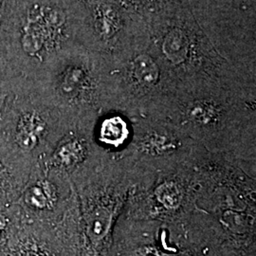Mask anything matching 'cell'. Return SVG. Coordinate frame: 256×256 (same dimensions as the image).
<instances>
[{
    "instance_id": "obj_8",
    "label": "cell",
    "mask_w": 256,
    "mask_h": 256,
    "mask_svg": "<svg viewBox=\"0 0 256 256\" xmlns=\"http://www.w3.org/2000/svg\"><path fill=\"white\" fill-rule=\"evenodd\" d=\"M108 154L95 142L93 129L72 128L61 138L48 156L38 164L64 173L72 180L97 164Z\"/></svg>"
},
{
    "instance_id": "obj_12",
    "label": "cell",
    "mask_w": 256,
    "mask_h": 256,
    "mask_svg": "<svg viewBox=\"0 0 256 256\" xmlns=\"http://www.w3.org/2000/svg\"><path fill=\"white\" fill-rule=\"evenodd\" d=\"M18 78L0 80V122L6 108L7 102L9 101L10 96L14 88Z\"/></svg>"
},
{
    "instance_id": "obj_10",
    "label": "cell",
    "mask_w": 256,
    "mask_h": 256,
    "mask_svg": "<svg viewBox=\"0 0 256 256\" xmlns=\"http://www.w3.org/2000/svg\"><path fill=\"white\" fill-rule=\"evenodd\" d=\"M26 182V178L0 158V209L16 202Z\"/></svg>"
},
{
    "instance_id": "obj_2",
    "label": "cell",
    "mask_w": 256,
    "mask_h": 256,
    "mask_svg": "<svg viewBox=\"0 0 256 256\" xmlns=\"http://www.w3.org/2000/svg\"><path fill=\"white\" fill-rule=\"evenodd\" d=\"M25 79L70 128L93 129L101 115L115 110L111 63L77 43L48 58Z\"/></svg>"
},
{
    "instance_id": "obj_6",
    "label": "cell",
    "mask_w": 256,
    "mask_h": 256,
    "mask_svg": "<svg viewBox=\"0 0 256 256\" xmlns=\"http://www.w3.org/2000/svg\"><path fill=\"white\" fill-rule=\"evenodd\" d=\"M0 256H99L88 246L77 202L55 224L24 222L2 246Z\"/></svg>"
},
{
    "instance_id": "obj_1",
    "label": "cell",
    "mask_w": 256,
    "mask_h": 256,
    "mask_svg": "<svg viewBox=\"0 0 256 256\" xmlns=\"http://www.w3.org/2000/svg\"><path fill=\"white\" fill-rule=\"evenodd\" d=\"M102 256H256V240L230 234L198 204L172 214L122 212Z\"/></svg>"
},
{
    "instance_id": "obj_4",
    "label": "cell",
    "mask_w": 256,
    "mask_h": 256,
    "mask_svg": "<svg viewBox=\"0 0 256 256\" xmlns=\"http://www.w3.org/2000/svg\"><path fill=\"white\" fill-rule=\"evenodd\" d=\"M70 128L19 77L0 122V158L28 180L32 167L48 156Z\"/></svg>"
},
{
    "instance_id": "obj_11",
    "label": "cell",
    "mask_w": 256,
    "mask_h": 256,
    "mask_svg": "<svg viewBox=\"0 0 256 256\" xmlns=\"http://www.w3.org/2000/svg\"><path fill=\"white\" fill-rule=\"evenodd\" d=\"M24 223L16 204L0 209V246L4 245Z\"/></svg>"
},
{
    "instance_id": "obj_3",
    "label": "cell",
    "mask_w": 256,
    "mask_h": 256,
    "mask_svg": "<svg viewBox=\"0 0 256 256\" xmlns=\"http://www.w3.org/2000/svg\"><path fill=\"white\" fill-rule=\"evenodd\" d=\"M0 30L9 78H27L48 58L76 43L66 0H9Z\"/></svg>"
},
{
    "instance_id": "obj_5",
    "label": "cell",
    "mask_w": 256,
    "mask_h": 256,
    "mask_svg": "<svg viewBox=\"0 0 256 256\" xmlns=\"http://www.w3.org/2000/svg\"><path fill=\"white\" fill-rule=\"evenodd\" d=\"M66 4L75 42L111 61L126 42L134 18L116 0H66Z\"/></svg>"
},
{
    "instance_id": "obj_7",
    "label": "cell",
    "mask_w": 256,
    "mask_h": 256,
    "mask_svg": "<svg viewBox=\"0 0 256 256\" xmlns=\"http://www.w3.org/2000/svg\"><path fill=\"white\" fill-rule=\"evenodd\" d=\"M77 200L68 174L37 164L28 174L16 204L24 222L55 224Z\"/></svg>"
},
{
    "instance_id": "obj_9",
    "label": "cell",
    "mask_w": 256,
    "mask_h": 256,
    "mask_svg": "<svg viewBox=\"0 0 256 256\" xmlns=\"http://www.w3.org/2000/svg\"><path fill=\"white\" fill-rule=\"evenodd\" d=\"M131 138V118L119 111L104 113L93 128V138L97 146L115 156L126 150Z\"/></svg>"
}]
</instances>
